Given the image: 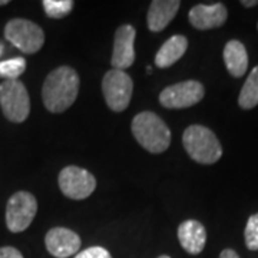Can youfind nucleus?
<instances>
[{"instance_id": "f3484780", "label": "nucleus", "mask_w": 258, "mask_h": 258, "mask_svg": "<svg viewBox=\"0 0 258 258\" xmlns=\"http://www.w3.org/2000/svg\"><path fill=\"white\" fill-rule=\"evenodd\" d=\"M238 105L242 109H252L258 105V66H255L241 89Z\"/></svg>"}, {"instance_id": "6e6552de", "label": "nucleus", "mask_w": 258, "mask_h": 258, "mask_svg": "<svg viewBox=\"0 0 258 258\" xmlns=\"http://www.w3.org/2000/svg\"><path fill=\"white\" fill-rule=\"evenodd\" d=\"M59 188L66 198L81 201L88 198L96 188L95 176L81 166L69 165L59 172Z\"/></svg>"}, {"instance_id": "9d476101", "label": "nucleus", "mask_w": 258, "mask_h": 258, "mask_svg": "<svg viewBox=\"0 0 258 258\" xmlns=\"http://www.w3.org/2000/svg\"><path fill=\"white\" fill-rule=\"evenodd\" d=\"M135 36L137 30L131 25H122L115 32L111 63L113 69L125 71L135 62Z\"/></svg>"}, {"instance_id": "412c9836", "label": "nucleus", "mask_w": 258, "mask_h": 258, "mask_svg": "<svg viewBox=\"0 0 258 258\" xmlns=\"http://www.w3.org/2000/svg\"><path fill=\"white\" fill-rule=\"evenodd\" d=\"M75 258H112V255L109 254V251L103 247H91L76 254Z\"/></svg>"}, {"instance_id": "b1692460", "label": "nucleus", "mask_w": 258, "mask_h": 258, "mask_svg": "<svg viewBox=\"0 0 258 258\" xmlns=\"http://www.w3.org/2000/svg\"><path fill=\"white\" fill-rule=\"evenodd\" d=\"M241 5H242V6H245V8H252V6L258 5V0H251V2L242 0V2H241Z\"/></svg>"}, {"instance_id": "f257e3e1", "label": "nucleus", "mask_w": 258, "mask_h": 258, "mask_svg": "<svg viewBox=\"0 0 258 258\" xmlns=\"http://www.w3.org/2000/svg\"><path fill=\"white\" fill-rule=\"evenodd\" d=\"M79 85V75L71 66L56 68L43 82L42 99L45 108L52 113H62L69 109L78 98Z\"/></svg>"}, {"instance_id": "dca6fc26", "label": "nucleus", "mask_w": 258, "mask_h": 258, "mask_svg": "<svg viewBox=\"0 0 258 258\" xmlns=\"http://www.w3.org/2000/svg\"><path fill=\"white\" fill-rule=\"evenodd\" d=\"M222 56L231 76L241 78L242 75H245L248 68V55L247 49L240 40H230L224 47Z\"/></svg>"}, {"instance_id": "393cba45", "label": "nucleus", "mask_w": 258, "mask_h": 258, "mask_svg": "<svg viewBox=\"0 0 258 258\" xmlns=\"http://www.w3.org/2000/svg\"><path fill=\"white\" fill-rule=\"evenodd\" d=\"M9 5V0H0V6H6Z\"/></svg>"}, {"instance_id": "5701e85b", "label": "nucleus", "mask_w": 258, "mask_h": 258, "mask_svg": "<svg viewBox=\"0 0 258 258\" xmlns=\"http://www.w3.org/2000/svg\"><path fill=\"white\" fill-rule=\"evenodd\" d=\"M220 258H240V255H238L234 249L227 248V249H224V251H221Z\"/></svg>"}, {"instance_id": "7ed1b4c3", "label": "nucleus", "mask_w": 258, "mask_h": 258, "mask_svg": "<svg viewBox=\"0 0 258 258\" xmlns=\"http://www.w3.org/2000/svg\"><path fill=\"white\" fill-rule=\"evenodd\" d=\"M185 151L195 162L211 165L222 157V147L211 129L203 125H191L182 135Z\"/></svg>"}, {"instance_id": "a878e982", "label": "nucleus", "mask_w": 258, "mask_h": 258, "mask_svg": "<svg viewBox=\"0 0 258 258\" xmlns=\"http://www.w3.org/2000/svg\"><path fill=\"white\" fill-rule=\"evenodd\" d=\"M158 258H171V257H168V255H161V257H158Z\"/></svg>"}, {"instance_id": "aec40b11", "label": "nucleus", "mask_w": 258, "mask_h": 258, "mask_svg": "<svg viewBox=\"0 0 258 258\" xmlns=\"http://www.w3.org/2000/svg\"><path fill=\"white\" fill-rule=\"evenodd\" d=\"M244 240L247 248L251 251H258V212L252 214L248 218L244 231Z\"/></svg>"}, {"instance_id": "423d86ee", "label": "nucleus", "mask_w": 258, "mask_h": 258, "mask_svg": "<svg viewBox=\"0 0 258 258\" xmlns=\"http://www.w3.org/2000/svg\"><path fill=\"white\" fill-rule=\"evenodd\" d=\"M102 92L106 105L113 112H123L131 103L134 82L123 71L111 69L102 79Z\"/></svg>"}, {"instance_id": "a211bd4d", "label": "nucleus", "mask_w": 258, "mask_h": 258, "mask_svg": "<svg viewBox=\"0 0 258 258\" xmlns=\"http://www.w3.org/2000/svg\"><path fill=\"white\" fill-rule=\"evenodd\" d=\"M26 71L25 57H12L0 62V78L5 81H16Z\"/></svg>"}, {"instance_id": "f8f14e48", "label": "nucleus", "mask_w": 258, "mask_h": 258, "mask_svg": "<svg viewBox=\"0 0 258 258\" xmlns=\"http://www.w3.org/2000/svg\"><path fill=\"white\" fill-rule=\"evenodd\" d=\"M228 18V10L222 3L197 5L188 13L189 23L198 30H208L222 26Z\"/></svg>"}, {"instance_id": "ddd939ff", "label": "nucleus", "mask_w": 258, "mask_h": 258, "mask_svg": "<svg viewBox=\"0 0 258 258\" xmlns=\"http://www.w3.org/2000/svg\"><path fill=\"white\" fill-rule=\"evenodd\" d=\"M178 240L181 247L191 255L201 254L207 244V230L203 224L195 220L184 221L178 227Z\"/></svg>"}, {"instance_id": "1a4fd4ad", "label": "nucleus", "mask_w": 258, "mask_h": 258, "mask_svg": "<svg viewBox=\"0 0 258 258\" xmlns=\"http://www.w3.org/2000/svg\"><path fill=\"white\" fill-rule=\"evenodd\" d=\"M205 89L198 81H185L166 86L159 93V102L166 109H184L203 101Z\"/></svg>"}, {"instance_id": "9b49d317", "label": "nucleus", "mask_w": 258, "mask_h": 258, "mask_svg": "<svg viewBox=\"0 0 258 258\" xmlns=\"http://www.w3.org/2000/svg\"><path fill=\"white\" fill-rule=\"evenodd\" d=\"M45 245L50 255L55 258H68L79 251L82 241L75 231L64 227H55L47 231Z\"/></svg>"}, {"instance_id": "39448f33", "label": "nucleus", "mask_w": 258, "mask_h": 258, "mask_svg": "<svg viewBox=\"0 0 258 258\" xmlns=\"http://www.w3.org/2000/svg\"><path fill=\"white\" fill-rule=\"evenodd\" d=\"M0 106L3 115L15 123H22L30 113V98L25 83L16 81H3L0 85Z\"/></svg>"}, {"instance_id": "0eeeda50", "label": "nucleus", "mask_w": 258, "mask_h": 258, "mask_svg": "<svg viewBox=\"0 0 258 258\" xmlns=\"http://www.w3.org/2000/svg\"><path fill=\"white\" fill-rule=\"evenodd\" d=\"M37 201L33 194L28 191L15 192L6 205V225L10 232H23L35 220Z\"/></svg>"}, {"instance_id": "2eb2a0df", "label": "nucleus", "mask_w": 258, "mask_h": 258, "mask_svg": "<svg viewBox=\"0 0 258 258\" xmlns=\"http://www.w3.org/2000/svg\"><path fill=\"white\" fill-rule=\"evenodd\" d=\"M188 49V40L182 35L171 36L161 46L155 56V66L159 69H166L176 63Z\"/></svg>"}, {"instance_id": "4468645a", "label": "nucleus", "mask_w": 258, "mask_h": 258, "mask_svg": "<svg viewBox=\"0 0 258 258\" xmlns=\"http://www.w3.org/2000/svg\"><path fill=\"white\" fill-rule=\"evenodd\" d=\"M181 2L178 0H154L148 10V29L154 33L162 32L172 22L179 10Z\"/></svg>"}, {"instance_id": "20e7f679", "label": "nucleus", "mask_w": 258, "mask_h": 258, "mask_svg": "<svg viewBox=\"0 0 258 258\" xmlns=\"http://www.w3.org/2000/svg\"><path fill=\"white\" fill-rule=\"evenodd\" d=\"M5 37L26 55L39 52L45 43V33L40 26L28 19H12L5 26Z\"/></svg>"}, {"instance_id": "4be33fe9", "label": "nucleus", "mask_w": 258, "mask_h": 258, "mask_svg": "<svg viewBox=\"0 0 258 258\" xmlns=\"http://www.w3.org/2000/svg\"><path fill=\"white\" fill-rule=\"evenodd\" d=\"M0 258H23V255L15 247H0Z\"/></svg>"}, {"instance_id": "6ab92c4d", "label": "nucleus", "mask_w": 258, "mask_h": 258, "mask_svg": "<svg viewBox=\"0 0 258 258\" xmlns=\"http://www.w3.org/2000/svg\"><path fill=\"white\" fill-rule=\"evenodd\" d=\"M42 6L47 18L62 19L72 12L75 3L72 0H43Z\"/></svg>"}, {"instance_id": "bb28decb", "label": "nucleus", "mask_w": 258, "mask_h": 258, "mask_svg": "<svg viewBox=\"0 0 258 258\" xmlns=\"http://www.w3.org/2000/svg\"><path fill=\"white\" fill-rule=\"evenodd\" d=\"M2 52H3V46L0 45V55H2Z\"/></svg>"}, {"instance_id": "f03ea898", "label": "nucleus", "mask_w": 258, "mask_h": 258, "mask_svg": "<svg viewBox=\"0 0 258 258\" xmlns=\"http://www.w3.org/2000/svg\"><path fill=\"white\" fill-rule=\"evenodd\" d=\"M135 139L151 154H162L171 145V131L154 112H141L131 125Z\"/></svg>"}]
</instances>
